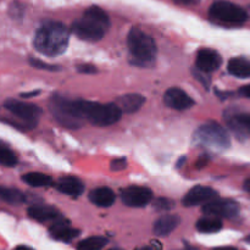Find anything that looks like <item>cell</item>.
Wrapping results in <instances>:
<instances>
[{"label": "cell", "instance_id": "1", "mask_svg": "<svg viewBox=\"0 0 250 250\" xmlns=\"http://www.w3.org/2000/svg\"><path fill=\"white\" fill-rule=\"evenodd\" d=\"M70 34V29L61 22H44L34 34V49L38 53L50 58L61 55L67 49Z\"/></svg>", "mask_w": 250, "mask_h": 250}, {"label": "cell", "instance_id": "2", "mask_svg": "<svg viewBox=\"0 0 250 250\" xmlns=\"http://www.w3.org/2000/svg\"><path fill=\"white\" fill-rule=\"evenodd\" d=\"M110 27V19L99 6H90L81 19L76 20L71 31L82 41L98 42L105 36Z\"/></svg>", "mask_w": 250, "mask_h": 250}, {"label": "cell", "instance_id": "3", "mask_svg": "<svg viewBox=\"0 0 250 250\" xmlns=\"http://www.w3.org/2000/svg\"><path fill=\"white\" fill-rule=\"evenodd\" d=\"M127 44L133 65L141 67L153 65L156 58V44L150 36L133 27L128 33Z\"/></svg>", "mask_w": 250, "mask_h": 250}, {"label": "cell", "instance_id": "4", "mask_svg": "<svg viewBox=\"0 0 250 250\" xmlns=\"http://www.w3.org/2000/svg\"><path fill=\"white\" fill-rule=\"evenodd\" d=\"M54 119L67 128H80L85 121L80 109V102L54 94L49 103Z\"/></svg>", "mask_w": 250, "mask_h": 250}, {"label": "cell", "instance_id": "5", "mask_svg": "<svg viewBox=\"0 0 250 250\" xmlns=\"http://www.w3.org/2000/svg\"><path fill=\"white\" fill-rule=\"evenodd\" d=\"M78 102H80V109L84 120L94 126H111L119 122L122 116L121 109L117 106L116 103L100 104V103L82 99H78Z\"/></svg>", "mask_w": 250, "mask_h": 250}, {"label": "cell", "instance_id": "6", "mask_svg": "<svg viewBox=\"0 0 250 250\" xmlns=\"http://www.w3.org/2000/svg\"><path fill=\"white\" fill-rule=\"evenodd\" d=\"M193 141L195 144L215 150H225L231 146L229 132L217 122H208L202 125L194 133Z\"/></svg>", "mask_w": 250, "mask_h": 250}, {"label": "cell", "instance_id": "7", "mask_svg": "<svg viewBox=\"0 0 250 250\" xmlns=\"http://www.w3.org/2000/svg\"><path fill=\"white\" fill-rule=\"evenodd\" d=\"M209 16L216 23L225 26H242L249 20V15L239 5L226 0H217L210 6Z\"/></svg>", "mask_w": 250, "mask_h": 250}, {"label": "cell", "instance_id": "8", "mask_svg": "<svg viewBox=\"0 0 250 250\" xmlns=\"http://www.w3.org/2000/svg\"><path fill=\"white\" fill-rule=\"evenodd\" d=\"M4 106L12 115H15L20 121L28 125L31 128L36 127V125L38 124V119L41 117L42 112H43L41 107L37 106V105L20 102V100L16 99H7L4 103Z\"/></svg>", "mask_w": 250, "mask_h": 250}, {"label": "cell", "instance_id": "9", "mask_svg": "<svg viewBox=\"0 0 250 250\" xmlns=\"http://www.w3.org/2000/svg\"><path fill=\"white\" fill-rule=\"evenodd\" d=\"M203 212L207 216L219 217V219H233L239 214V204L236 200L232 199H215L210 200L207 204L203 205Z\"/></svg>", "mask_w": 250, "mask_h": 250}, {"label": "cell", "instance_id": "10", "mask_svg": "<svg viewBox=\"0 0 250 250\" xmlns=\"http://www.w3.org/2000/svg\"><path fill=\"white\" fill-rule=\"evenodd\" d=\"M121 199L124 204L131 208H143L153 199V192L146 187L131 186L122 190Z\"/></svg>", "mask_w": 250, "mask_h": 250}, {"label": "cell", "instance_id": "11", "mask_svg": "<svg viewBox=\"0 0 250 250\" xmlns=\"http://www.w3.org/2000/svg\"><path fill=\"white\" fill-rule=\"evenodd\" d=\"M222 58L216 50L210 48L200 49L195 59V66L199 71L205 73H210L216 71L221 66Z\"/></svg>", "mask_w": 250, "mask_h": 250}, {"label": "cell", "instance_id": "12", "mask_svg": "<svg viewBox=\"0 0 250 250\" xmlns=\"http://www.w3.org/2000/svg\"><path fill=\"white\" fill-rule=\"evenodd\" d=\"M217 198V192L205 186H195L186 194L182 199L185 207H195V205L207 204L210 200Z\"/></svg>", "mask_w": 250, "mask_h": 250}, {"label": "cell", "instance_id": "13", "mask_svg": "<svg viewBox=\"0 0 250 250\" xmlns=\"http://www.w3.org/2000/svg\"><path fill=\"white\" fill-rule=\"evenodd\" d=\"M164 102L166 106L175 110H187L194 105V100L181 88L172 87L166 90L164 95Z\"/></svg>", "mask_w": 250, "mask_h": 250}, {"label": "cell", "instance_id": "14", "mask_svg": "<svg viewBox=\"0 0 250 250\" xmlns=\"http://www.w3.org/2000/svg\"><path fill=\"white\" fill-rule=\"evenodd\" d=\"M49 233L56 241L71 242L76 237L80 236L81 232L78 229H72L67 221H65L62 217H60V219L54 221V224L51 225L50 229H49Z\"/></svg>", "mask_w": 250, "mask_h": 250}, {"label": "cell", "instance_id": "15", "mask_svg": "<svg viewBox=\"0 0 250 250\" xmlns=\"http://www.w3.org/2000/svg\"><path fill=\"white\" fill-rule=\"evenodd\" d=\"M27 214L31 219L42 222V224L49 221H56L61 217L59 210L53 207H49V205H32L28 211H27Z\"/></svg>", "mask_w": 250, "mask_h": 250}, {"label": "cell", "instance_id": "16", "mask_svg": "<svg viewBox=\"0 0 250 250\" xmlns=\"http://www.w3.org/2000/svg\"><path fill=\"white\" fill-rule=\"evenodd\" d=\"M55 187L59 192L70 195V197H80L84 192L83 183L77 177H72V176L61 177L55 185Z\"/></svg>", "mask_w": 250, "mask_h": 250}, {"label": "cell", "instance_id": "17", "mask_svg": "<svg viewBox=\"0 0 250 250\" xmlns=\"http://www.w3.org/2000/svg\"><path fill=\"white\" fill-rule=\"evenodd\" d=\"M180 222L181 219L178 215H164V216L159 217V219L156 220L155 224H154L153 231L154 233L159 237L168 236V234L172 233V232L177 229Z\"/></svg>", "mask_w": 250, "mask_h": 250}, {"label": "cell", "instance_id": "18", "mask_svg": "<svg viewBox=\"0 0 250 250\" xmlns=\"http://www.w3.org/2000/svg\"><path fill=\"white\" fill-rule=\"evenodd\" d=\"M144 103H146V98L142 97L141 94H136V93L121 95L116 100L117 106L121 109L122 112H126V114L137 112L143 106Z\"/></svg>", "mask_w": 250, "mask_h": 250}, {"label": "cell", "instance_id": "19", "mask_svg": "<svg viewBox=\"0 0 250 250\" xmlns=\"http://www.w3.org/2000/svg\"><path fill=\"white\" fill-rule=\"evenodd\" d=\"M89 200L100 208H109L115 203V193L107 187H99L89 193Z\"/></svg>", "mask_w": 250, "mask_h": 250}, {"label": "cell", "instance_id": "20", "mask_svg": "<svg viewBox=\"0 0 250 250\" xmlns=\"http://www.w3.org/2000/svg\"><path fill=\"white\" fill-rule=\"evenodd\" d=\"M229 72L238 78L250 77V59L244 56H236L229 61Z\"/></svg>", "mask_w": 250, "mask_h": 250}, {"label": "cell", "instance_id": "21", "mask_svg": "<svg viewBox=\"0 0 250 250\" xmlns=\"http://www.w3.org/2000/svg\"><path fill=\"white\" fill-rule=\"evenodd\" d=\"M0 200L7 203V204L20 205L22 203H24L26 198H24L23 193L21 190L0 186Z\"/></svg>", "mask_w": 250, "mask_h": 250}, {"label": "cell", "instance_id": "22", "mask_svg": "<svg viewBox=\"0 0 250 250\" xmlns=\"http://www.w3.org/2000/svg\"><path fill=\"white\" fill-rule=\"evenodd\" d=\"M222 229V221L219 217L208 216L198 220L197 229L202 233H216Z\"/></svg>", "mask_w": 250, "mask_h": 250}, {"label": "cell", "instance_id": "23", "mask_svg": "<svg viewBox=\"0 0 250 250\" xmlns=\"http://www.w3.org/2000/svg\"><path fill=\"white\" fill-rule=\"evenodd\" d=\"M231 128L237 133L250 134V114H238L229 120Z\"/></svg>", "mask_w": 250, "mask_h": 250}, {"label": "cell", "instance_id": "24", "mask_svg": "<svg viewBox=\"0 0 250 250\" xmlns=\"http://www.w3.org/2000/svg\"><path fill=\"white\" fill-rule=\"evenodd\" d=\"M22 180L32 187H46L53 183V180L49 176L41 172H29L22 177Z\"/></svg>", "mask_w": 250, "mask_h": 250}, {"label": "cell", "instance_id": "25", "mask_svg": "<svg viewBox=\"0 0 250 250\" xmlns=\"http://www.w3.org/2000/svg\"><path fill=\"white\" fill-rule=\"evenodd\" d=\"M107 244V239L102 236H93L83 239L77 244V250H103Z\"/></svg>", "mask_w": 250, "mask_h": 250}, {"label": "cell", "instance_id": "26", "mask_svg": "<svg viewBox=\"0 0 250 250\" xmlns=\"http://www.w3.org/2000/svg\"><path fill=\"white\" fill-rule=\"evenodd\" d=\"M17 164V158L14 151L5 146L2 142H0V165L6 166V167H12Z\"/></svg>", "mask_w": 250, "mask_h": 250}, {"label": "cell", "instance_id": "27", "mask_svg": "<svg viewBox=\"0 0 250 250\" xmlns=\"http://www.w3.org/2000/svg\"><path fill=\"white\" fill-rule=\"evenodd\" d=\"M153 207L155 208V210H158V211H168V210H171L175 207V203L171 199H167V198H158V199L154 202Z\"/></svg>", "mask_w": 250, "mask_h": 250}, {"label": "cell", "instance_id": "28", "mask_svg": "<svg viewBox=\"0 0 250 250\" xmlns=\"http://www.w3.org/2000/svg\"><path fill=\"white\" fill-rule=\"evenodd\" d=\"M29 63H31L33 67L39 68V70H44V71H59L60 70V67H59V66L43 62V61L38 60V59H29Z\"/></svg>", "mask_w": 250, "mask_h": 250}, {"label": "cell", "instance_id": "29", "mask_svg": "<svg viewBox=\"0 0 250 250\" xmlns=\"http://www.w3.org/2000/svg\"><path fill=\"white\" fill-rule=\"evenodd\" d=\"M127 166V160L125 158H120V159H115V160L111 161V167L112 171H121L124 168H126Z\"/></svg>", "mask_w": 250, "mask_h": 250}, {"label": "cell", "instance_id": "30", "mask_svg": "<svg viewBox=\"0 0 250 250\" xmlns=\"http://www.w3.org/2000/svg\"><path fill=\"white\" fill-rule=\"evenodd\" d=\"M193 75H194V77L197 78V80H199L200 81V83H202L203 85H204V87H209V84H210V78L208 77L207 76V73L205 72H203V71H199L197 68V70H194L193 71Z\"/></svg>", "mask_w": 250, "mask_h": 250}, {"label": "cell", "instance_id": "31", "mask_svg": "<svg viewBox=\"0 0 250 250\" xmlns=\"http://www.w3.org/2000/svg\"><path fill=\"white\" fill-rule=\"evenodd\" d=\"M77 70L81 73H95L98 71L97 67L93 65H80Z\"/></svg>", "mask_w": 250, "mask_h": 250}, {"label": "cell", "instance_id": "32", "mask_svg": "<svg viewBox=\"0 0 250 250\" xmlns=\"http://www.w3.org/2000/svg\"><path fill=\"white\" fill-rule=\"evenodd\" d=\"M176 4L180 5H186V6H192V5L199 4L200 0H173Z\"/></svg>", "mask_w": 250, "mask_h": 250}, {"label": "cell", "instance_id": "33", "mask_svg": "<svg viewBox=\"0 0 250 250\" xmlns=\"http://www.w3.org/2000/svg\"><path fill=\"white\" fill-rule=\"evenodd\" d=\"M239 94H241L242 97L250 98V84H247L244 85V87H242L241 89H239Z\"/></svg>", "mask_w": 250, "mask_h": 250}, {"label": "cell", "instance_id": "34", "mask_svg": "<svg viewBox=\"0 0 250 250\" xmlns=\"http://www.w3.org/2000/svg\"><path fill=\"white\" fill-rule=\"evenodd\" d=\"M244 189H246L247 192H248L250 194V178H248V180L244 182Z\"/></svg>", "mask_w": 250, "mask_h": 250}, {"label": "cell", "instance_id": "35", "mask_svg": "<svg viewBox=\"0 0 250 250\" xmlns=\"http://www.w3.org/2000/svg\"><path fill=\"white\" fill-rule=\"evenodd\" d=\"M212 250H238V249L233 248V247H219V248H215Z\"/></svg>", "mask_w": 250, "mask_h": 250}, {"label": "cell", "instance_id": "36", "mask_svg": "<svg viewBox=\"0 0 250 250\" xmlns=\"http://www.w3.org/2000/svg\"><path fill=\"white\" fill-rule=\"evenodd\" d=\"M15 250H34V249H32L31 247H27V246H20Z\"/></svg>", "mask_w": 250, "mask_h": 250}, {"label": "cell", "instance_id": "37", "mask_svg": "<svg viewBox=\"0 0 250 250\" xmlns=\"http://www.w3.org/2000/svg\"><path fill=\"white\" fill-rule=\"evenodd\" d=\"M138 250H158V249L154 248L153 246H146V247H143V248H141V249H138Z\"/></svg>", "mask_w": 250, "mask_h": 250}, {"label": "cell", "instance_id": "38", "mask_svg": "<svg viewBox=\"0 0 250 250\" xmlns=\"http://www.w3.org/2000/svg\"><path fill=\"white\" fill-rule=\"evenodd\" d=\"M247 241H248V243H250V236L248 237V238H247Z\"/></svg>", "mask_w": 250, "mask_h": 250}, {"label": "cell", "instance_id": "39", "mask_svg": "<svg viewBox=\"0 0 250 250\" xmlns=\"http://www.w3.org/2000/svg\"><path fill=\"white\" fill-rule=\"evenodd\" d=\"M110 250H121V249H110Z\"/></svg>", "mask_w": 250, "mask_h": 250}]
</instances>
